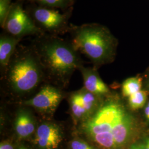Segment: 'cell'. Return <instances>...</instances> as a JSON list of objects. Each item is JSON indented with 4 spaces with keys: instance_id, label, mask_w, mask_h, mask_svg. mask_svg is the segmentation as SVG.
<instances>
[{
    "instance_id": "cell-14",
    "label": "cell",
    "mask_w": 149,
    "mask_h": 149,
    "mask_svg": "<svg viewBox=\"0 0 149 149\" xmlns=\"http://www.w3.org/2000/svg\"><path fill=\"white\" fill-rule=\"evenodd\" d=\"M141 86L142 80L141 78L135 77L127 79L123 83L122 88L123 95L129 97L141 90Z\"/></svg>"
},
{
    "instance_id": "cell-15",
    "label": "cell",
    "mask_w": 149,
    "mask_h": 149,
    "mask_svg": "<svg viewBox=\"0 0 149 149\" xmlns=\"http://www.w3.org/2000/svg\"><path fill=\"white\" fill-rule=\"evenodd\" d=\"M147 100V94L144 91L140 90L128 97L130 108L133 110H137L144 106Z\"/></svg>"
},
{
    "instance_id": "cell-11",
    "label": "cell",
    "mask_w": 149,
    "mask_h": 149,
    "mask_svg": "<svg viewBox=\"0 0 149 149\" xmlns=\"http://www.w3.org/2000/svg\"><path fill=\"white\" fill-rule=\"evenodd\" d=\"M84 80V88L97 96H104L109 93V88L102 81L95 69L85 68L81 65L79 68Z\"/></svg>"
},
{
    "instance_id": "cell-17",
    "label": "cell",
    "mask_w": 149,
    "mask_h": 149,
    "mask_svg": "<svg viewBox=\"0 0 149 149\" xmlns=\"http://www.w3.org/2000/svg\"><path fill=\"white\" fill-rule=\"evenodd\" d=\"M71 149H97L86 140L83 139L76 138L70 141Z\"/></svg>"
},
{
    "instance_id": "cell-18",
    "label": "cell",
    "mask_w": 149,
    "mask_h": 149,
    "mask_svg": "<svg viewBox=\"0 0 149 149\" xmlns=\"http://www.w3.org/2000/svg\"><path fill=\"white\" fill-rule=\"evenodd\" d=\"M0 149H15L13 145L8 141H2L0 144Z\"/></svg>"
},
{
    "instance_id": "cell-2",
    "label": "cell",
    "mask_w": 149,
    "mask_h": 149,
    "mask_svg": "<svg viewBox=\"0 0 149 149\" xmlns=\"http://www.w3.org/2000/svg\"><path fill=\"white\" fill-rule=\"evenodd\" d=\"M32 45L44 71L64 83L82 65L71 42L59 36L44 33L36 37Z\"/></svg>"
},
{
    "instance_id": "cell-3",
    "label": "cell",
    "mask_w": 149,
    "mask_h": 149,
    "mask_svg": "<svg viewBox=\"0 0 149 149\" xmlns=\"http://www.w3.org/2000/svg\"><path fill=\"white\" fill-rule=\"evenodd\" d=\"M68 33L74 49L95 66L108 63L114 58L117 39L105 26L96 23L81 25L71 23Z\"/></svg>"
},
{
    "instance_id": "cell-4",
    "label": "cell",
    "mask_w": 149,
    "mask_h": 149,
    "mask_svg": "<svg viewBox=\"0 0 149 149\" xmlns=\"http://www.w3.org/2000/svg\"><path fill=\"white\" fill-rule=\"evenodd\" d=\"M44 71L33 45L16 49L7 70L12 90L19 95L30 92L36 88L42 79Z\"/></svg>"
},
{
    "instance_id": "cell-5",
    "label": "cell",
    "mask_w": 149,
    "mask_h": 149,
    "mask_svg": "<svg viewBox=\"0 0 149 149\" xmlns=\"http://www.w3.org/2000/svg\"><path fill=\"white\" fill-rule=\"evenodd\" d=\"M25 9L44 33L59 36L69 32V19L74 8L62 13L56 9L28 3Z\"/></svg>"
},
{
    "instance_id": "cell-8",
    "label": "cell",
    "mask_w": 149,
    "mask_h": 149,
    "mask_svg": "<svg viewBox=\"0 0 149 149\" xmlns=\"http://www.w3.org/2000/svg\"><path fill=\"white\" fill-rule=\"evenodd\" d=\"M63 98V93L58 88L52 86H45L36 95L22 104L33 108L43 116H50L55 112Z\"/></svg>"
},
{
    "instance_id": "cell-12",
    "label": "cell",
    "mask_w": 149,
    "mask_h": 149,
    "mask_svg": "<svg viewBox=\"0 0 149 149\" xmlns=\"http://www.w3.org/2000/svg\"><path fill=\"white\" fill-rule=\"evenodd\" d=\"M5 32L0 36V66L1 69L7 70L11 59L16 52L18 43L21 40Z\"/></svg>"
},
{
    "instance_id": "cell-10",
    "label": "cell",
    "mask_w": 149,
    "mask_h": 149,
    "mask_svg": "<svg viewBox=\"0 0 149 149\" xmlns=\"http://www.w3.org/2000/svg\"><path fill=\"white\" fill-rule=\"evenodd\" d=\"M37 122L33 113L27 108H21L16 114L14 122V130L20 140L29 138L36 133Z\"/></svg>"
},
{
    "instance_id": "cell-6",
    "label": "cell",
    "mask_w": 149,
    "mask_h": 149,
    "mask_svg": "<svg viewBox=\"0 0 149 149\" xmlns=\"http://www.w3.org/2000/svg\"><path fill=\"white\" fill-rule=\"evenodd\" d=\"M23 3L22 0L12 3L2 28L3 32L20 39L27 36L37 37L44 34L24 8Z\"/></svg>"
},
{
    "instance_id": "cell-9",
    "label": "cell",
    "mask_w": 149,
    "mask_h": 149,
    "mask_svg": "<svg viewBox=\"0 0 149 149\" xmlns=\"http://www.w3.org/2000/svg\"><path fill=\"white\" fill-rule=\"evenodd\" d=\"M63 140V132L59 124L44 122L38 126L33 142L38 149H56Z\"/></svg>"
},
{
    "instance_id": "cell-13",
    "label": "cell",
    "mask_w": 149,
    "mask_h": 149,
    "mask_svg": "<svg viewBox=\"0 0 149 149\" xmlns=\"http://www.w3.org/2000/svg\"><path fill=\"white\" fill-rule=\"evenodd\" d=\"M24 2L36 4L54 9H60L64 12L74 8V0H22Z\"/></svg>"
},
{
    "instance_id": "cell-21",
    "label": "cell",
    "mask_w": 149,
    "mask_h": 149,
    "mask_svg": "<svg viewBox=\"0 0 149 149\" xmlns=\"http://www.w3.org/2000/svg\"><path fill=\"white\" fill-rule=\"evenodd\" d=\"M143 149H149V138L146 139L143 144Z\"/></svg>"
},
{
    "instance_id": "cell-19",
    "label": "cell",
    "mask_w": 149,
    "mask_h": 149,
    "mask_svg": "<svg viewBox=\"0 0 149 149\" xmlns=\"http://www.w3.org/2000/svg\"><path fill=\"white\" fill-rule=\"evenodd\" d=\"M129 149H143V144H133Z\"/></svg>"
},
{
    "instance_id": "cell-16",
    "label": "cell",
    "mask_w": 149,
    "mask_h": 149,
    "mask_svg": "<svg viewBox=\"0 0 149 149\" xmlns=\"http://www.w3.org/2000/svg\"><path fill=\"white\" fill-rule=\"evenodd\" d=\"M12 0H0V26L2 28L12 6Z\"/></svg>"
},
{
    "instance_id": "cell-23",
    "label": "cell",
    "mask_w": 149,
    "mask_h": 149,
    "mask_svg": "<svg viewBox=\"0 0 149 149\" xmlns=\"http://www.w3.org/2000/svg\"></svg>"
},
{
    "instance_id": "cell-20",
    "label": "cell",
    "mask_w": 149,
    "mask_h": 149,
    "mask_svg": "<svg viewBox=\"0 0 149 149\" xmlns=\"http://www.w3.org/2000/svg\"><path fill=\"white\" fill-rule=\"evenodd\" d=\"M145 114L149 122V102L148 103L145 109Z\"/></svg>"
},
{
    "instance_id": "cell-1",
    "label": "cell",
    "mask_w": 149,
    "mask_h": 149,
    "mask_svg": "<svg viewBox=\"0 0 149 149\" xmlns=\"http://www.w3.org/2000/svg\"><path fill=\"white\" fill-rule=\"evenodd\" d=\"M135 120L120 102L109 100L90 118L77 125V132L101 149H125L130 141Z\"/></svg>"
},
{
    "instance_id": "cell-7",
    "label": "cell",
    "mask_w": 149,
    "mask_h": 149,
    "mask_svg": "<svg viewBox=\"0 0 149 149\" xmlns=\"http://www.w3.org/2000/svg\"><path fill=\"white\" fill-rule=\"evenodd\" d=\"M100 97L84 88L71 95L70 110L74 125L85 122L97 112L102 104Z\"/></svg>"
},
{
    "instance_id": "cell-22",
    "label": "cell",
    "mask_w": 149,
    "mask_h": 149,
    "mask_svg": "<svg viewBox=\"0 0 149 149\" xmlns=\"http://www.w3.org/2000/svg\"><path fill=\"white\" fill-rule=\"evenodd\" d=\"M17 149H28L27 148H26L25 146H21L19 148H18Z\"/></svg>"
}]
</instances>
